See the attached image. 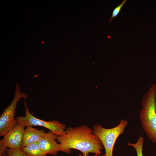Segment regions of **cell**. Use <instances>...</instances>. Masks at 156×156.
<instances>
[{
	"label": "cell",
	"instance_id": "cell-5",
	"mask_svg": "<svg viewBox=\"0 0 156 156\" xmlns=\"http://www.w3.org/2000/svg\"><path fill=\"white\" fill-rule=\"evenodd\" d=\"M25 116H18L16 118L17 122L24 125L26 127L39 126L45 128L58 136L66 133V126L64 124L57 120L46 121L39 119L30 112L27 103L25 101Z\"/></svg>",
	"mask_w": 156,
	"mask_h": 156
},
{
	"label": "cell",
	"instance_id": "cell-9",
	"mask_svg": "<svg viewBox=\"0 0 156 156\" xmlns=\"http://www.w3.org/2000/svg\"><path fill=\"white\" fill-rule=\"evenodd\" d=\"M22 149L29 156H44L47 155L41 149L38 142L30 144Z\"/></svg>",
	"mask_w": 156,
	"mask_h": 156
},
{
	"label": "cell",
	"instance_id": "cell-3",
	"mask_svg": "<svg viewBox=\"0 0 156 156\" xmlns=\"http://www.w3.org/2000/svg\"><path fill=\"white\" fill-rule=\"evenodd\" d=\"M128 124L126 120L121 119L116 126L106 128L99 124L94 125L92 128L94 133L101 142L105 148V156H113L114 147L118 137L124 133Z\"/></svg>",
	"mask_w": 156,
	"mask_h": 156
},
{
	"label": "cell",
	"instance_id": "cell-15",
	"mask_svg": "<svg viewBox=\"0 0 156 156\" xmlns=\"http://www.w3.org/2000/svg\"><path fill=\"white\" fill-rule=\"evenodd\" d=\"M101 156H105V155H101Z\"/></svg>",
	"mask_w": 156,
	"mask_h": 156
},
{
	"label": "cell",
	"instance_id": "cell-8",
	"mask_svg": "<svg viewBox=\"0 0 156 156\" xmlns=\"http://www.w3.org/2000/svg\"><path fill=\"white\" fill-rule=\"evenodd\" d=\"M45 133L43 130H39L31 126L25 129L21 148L33 143L38 142Z\"/></svg>",
	"mask_w": 156,
	"mask_h": 156
},
{
	"label": "cell",
	"instance_id": "cell-12",
	"mask_svg": "<svg viewBox=\"0 0 156 156\" xmlns=\"http://www.w3.org/2000/svg\"><path fill=\"white\" fill-rule=\"evenodd\" d=\"M127 1V0H124L119 5L114 9L112 12L111 17L109 21V22H111L113 18L116 17L118 15L121 8Z\"/></svg>",
	"mask_w": 156,
	"mask_h": 156
},
{
	"label": "cell",
	"instance_id": "cell-11",
	"mask_svg": "<svg viewBox=\"0 0 156 156\" xmlns=\"http://www.w3.org/2000/svg\"><path fill=\"white\" fill-rule=\"evenodd\" d=\"M5 152L8 156H29L21 148L12 149L7 148L5 150Z\"/></svg>",
	"mask_w": 156,
	"mask_h": 156
},
{
	"label": "cell",
	"instance_id": "cell-16",
	"mask_svg": "<svg viewBox=\"0 0 156 156\" xmlns=\"http://www.w3.org/2000/svg\"><path fill=\"white\" fill-rule=\"evenodd\" d=\"M44 156H49L48 155H46Z\"/></svg>",
	"mask_w": 156,
	"mask_h": 156
},
{
	"label": "cell",
	"instance_id": "cell-14",
	"mask_svg": "<svg viewBox=\"0 0 156 156\" xmlns=\"http://www.w3.org/2000/svg\"><path fill=\"white\" fill-rule=\"evenodd\" d=\"M79 156H82L81 155V154H79ZM93 156H98V155H97L95 154V155H94Z\"/></svg>",
	"mask_w": 156,
	"mask_h": 156
},
{
	"label": "cell",
	"instance_id": "cell-2",
	"mask_svg": "<svg viewBox=\"0 0 156 156\" xmlns=\"http://www.w3.org/2000/svg\"><path fill=\"white\" fill-rule=\"evenodd\" d=\"M156 85H152L144 95L140 118L148 138L156 144Z\"/></svg>",
	"mask_w": 156,
	"mask_h": 156
},
{
	"label": "cell",
	"instance_id": "cell-6",
	"mask_svg": "<svg viewBox=\"0 0 156 156\" xmlns=\"http://www.w3.org/2000/svg\"><path fill=\"white\" fill-rule=\"evenodd\" d=\"M25 127L23 124L17 123L0 140V156H2L7 148H21Z\"/></svg>",
	"mask_w": 156,
	"mask_h": 156
},
{
	"label": "cell",
	"instance_id": "cell-13",
	"mask_svg": "<svg viewBox=\"0 0 156 156\" xmlns=\"http://www.w3.org/2000/svg\"><path fill=\"white\" fill-rule=\"evenodd\" d=\"M2 156H8L5 151L3 153Z\"/></svg>",
	"mask_w": 156,
	"mask_h": 156
},
{
	"label": "cell",
	"instance_id": "cell-4",
	"mask_svg": "<svg viewBox=\"0 0 156 156\" xmlns=\"http://www.w3.org/2000/svg\"><path fill=\"white\" fill-rule=\"evenodd\" d=\"M28 96L20 90L19 85L15 86L14 97L10 105L3 111L0 116V136L3 137L17 123L15 115L18 102L22 99H26Z\"/></svg>",
	"mask_w": 156,
	"mask_h": 156
},
{
	"label": "cell",
	"instance_id": "cell-7",
	"mask_svg": "<svg viewBox=\"0 0 156 156\" xmlns=\"http://www.w3.org/2000/svg\"><path fill=\"white\" fill-rule=\"evenodd\" d=\"M57 137L58 135L49 131L45 133L38 142L40 148L46 155L56 156L59 151L67 154L72 152L71 149H68L57 143Z\"/></svg>",
	"mask_w": 156,
	"mask_h": 156
},
{
	"label": "cell",
	"instance_id": "cell-10",
	"mask_svg": "<svg viewBox=\"0 0 156 156\" xmlns=\"http://www.w3.org/2000/svg\"><path fill=\"white\" fill-rule=\"evenodd\" d=\"M144 142V138L142 136L140 137L137 142L135 143L130 142L127 143V144L133 147L134 148L136 152L137 156H143V147Z\"/></svg>",
	"mask_w": 156,
	"mask_h": 156
},
{
	"label": "cell",
	"instance_id": "cell-1",
	"mask_svg": "<svg viewBox=\"0 0 156 156\" xmlns=\"http://www.w3.org/2000/svg\"><path fill=\"white\" fill-rule=\"evenodd\" d=\"M65 131V134L58 136L57 139L64 147L79 150L83 156H88L91 153L98 155L102 154L103 146L92 129L84 125L66 127Z\"/></svg>",
	"mask_w": 156,
	"mask_h": 156
}]
</instances>
